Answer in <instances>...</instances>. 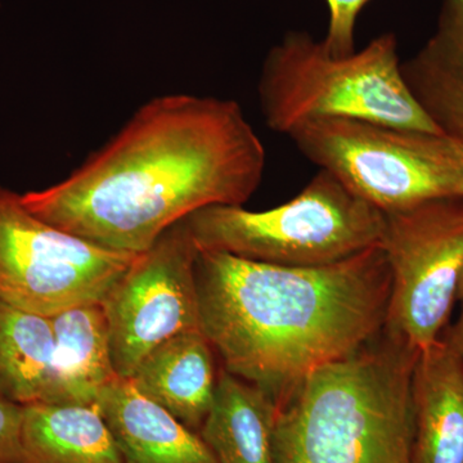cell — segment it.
Listing matches in <instances>:
<instances>
[{"mask_svg":"<svg viewBox=\"0 0 463 463\" xmlns=\"http://www.w3.org/2000/svg\"><path fill=\"white\" fill-rule=\"evenodd\" d=\"M265 163L263 142L236 100L165 94L137 109L63 181L21 197L58 230L142 254L201 209L245 205Z\"/></svg>","mask_w":463,"mask_h":463,"instance_id":"cell-1","label":"cell"},{"mask_svg":"<svg viewBox=\"0 0 463 463\" xmlns=\"http://www.w3.org/2000/svg\"><path fill=\"white\" fill-rule=\"evenodd\" d=\"M200 330L223 368L276 402L385 327L392 288L381 245L319 267H288L219 251L196 260Z\"/></svg>","mask_w":463,"mask_h":463,"instance_id":"cell-2","label":"cell"},{"mask_svg":"<svg viewBox=\"0 0 463 463\" xmlns=\"http://www.w3.org/2000/svg\"><path fill=\"white\" fill-rule=\"evenodd\" d=\"M417 350L383 330L277 402L274 463H412Z\"/></svg>","mask_w":463,"mask_h":463,"instance_id":"cell-3","label":"cell"},{"mask_svg":"<svg viewBox=\"0 0 463 463\" xmlns=\"http://www.w3.org/2000/svg\"><path fill=\"white\" fill-rule=\"evenodd\" d=\"M397 48V38L388 33L362 51L337 57L307 33H286L268 52L259 76L265 124L286 136L323 118L441 133L408 90Z\"/></svg>","mask_w":463,"mask_h":463,"instance_id":"cell-4","label":"cell"},{"mask_svg":"<svg viewBox=\"0 0 463 463\" xmlns=\"http://www.w3.org/2000/svg\"><path fill=\"white\" fill-rule=\"evenodd\" d=\"M201 251L260 263L319 267L381 245L385 215L319 169L294 199L263 212L205 207L185 218Z\"/></svg>","mask_w":463,"mask_h":463,"instance_id":"cell-5","label":"cell"},{"mask_svg":"<svg viewBox=\"0 0 463 463\" xmlns=\"http://www.w3.org/2000/svg\"><path fill=\"white\" fill-rule=\"evenodd\" d=\"M288 137L307 160L383 214L463 197V146L446 134L323 118Z\"/></svg>","mask_w":463,"mask_h":463,"instance_id":"cell-6","label":"cell"},{"mask_svg":"<svg viewBox=\"0 0 463 463\" xmlns=\"http://www.w3.org/2000/svg\"><path fill=\"white\" fill-rule=\"evenodd\" d=\"M139 254L88 242L33 214L0 185V301L44 317L100 303Z\"/></svg>","mask_w":463,"mask_h":463,"instance_id":"cell-7","label":"cell"},{"mask_svg":"<svg viewBox=\"0 0 463 463\" xmlns=\"http://www.w3.org/2000/svg\"><path fill=\"white\" fill-rule=\"evenodd\" d=\"M385 215L381 248L392 288L383 331L414 350L443 335L463 273V197Z\"/></svg>","mask_w":463,"mask_h":463,"instance_id":"cell-8","label":"cell"},{"mask_svg":"<svg viewBox=\"0 0 463 463\" xmlns=\"http://www.w3.org/2000/svg\"><path fill=\"white\" fill-rule=\"evenodd\" d=\"M199 248L184 221L174 224L136 259L100 301L109 323L116 374L129 380L155 349L200 328Z\"/></svg>","mask_w":463,"mask_h":463,"instance_id":"cell-9","label":"cell"},{"mask_svg":"<svg viewBox=\"0 0 463 463\" xmlns=\"http://www.w3.org/2000/svg\"><path fill=\"white\" fill-rule=\"evenodd\" d=\"M411 399L412 463H463V361L446 331L417 353Z\"/></svg>","mask_w":463,"mask_h":463,"instance_id":"cell-10","label":"cell"},{"mask_svg":"<svg viewBox=\"0 0 463 463\" xmlns=\"http://www.w3.org/2000/svg\"><path fill=\"white\" fill-rule=\"evenodd\" d=\"M214 352L200 328L181 332L155 347L129 381L143 397L200 432L218 383Z\"/></svg>","mask_w":463,"mask_h":463,"instance_id":"cell-11","label":"cell"},{"mask_svg":"<svg viewBox=\"0 0 463 463\" xmlns=\"http://www.w3.org/2000/svg\"><path fill=\"white\" fill-rule=\"evenodd\" d=\"M96 407L124 463H218L199 432L139 394L129 380L114 381Z\"/></svg>","mask_w":463,"mask_h":463,"instance_id":"cell-12","label":"cell"},{"mask_svg":"<svg viewBox=\"0 0 463 463\" xmlns=\"http://www.w3.org/2000/svg\"><path fill=\"white\" fill-rule=\"evenodd\" d=\"M401 70L435 127L463 146V0H443L434 35Z\"/></svg>","mask_w":463,"mask_h":463,"instance_id":"cell-13","label":"cell"},{"mask_svg":"<svg viewBox=\"0 0 463 463\" xmlns=\"http://www.w3.org/2000/svg\"><path fill=\"white\" fill-rule=\"evenodd\" d=\"M56 339L54 383L48 404L96 405L114 381L108 318L102 304L70 307L51 317Z\"/></svg>","mask_w":463,"mask_h":463,"instance_id":"cell-14","label":"cell"},{"mask_svg":"<svg viewBox=\"0 0 463 463\" xmlns=\"http://www.w3.org/2000/svg\"><path fill=\"white\" fill-rule=\"evenodd\" d=\"M276 420L272 395L222 368L199 434L218 463H274Z\"/></svg>","mask_w":463,"mask_h":463,"instance_id":"cell-15","label":"cell"},{"mask_svg":"<svg viewBox=\"0 0 463 463\" xmlns=\"http://www.w3.org/2000/svg\"><path fill=\"white\" fill-rule=\"evenodd\" d=\"M24 463H124L96 405H24Z\"/></svg>","mask_w":463,"mask_h":463,"instance_id":"cell-16","label":"cell"},{"mask_svg":"<svg viewBox=\"0 0 463 463\" xmlns=\"http://www.w3.org/2000/svg\"><path fill=\"white\" fill-rule=\"evenodd\" d=\"M56 339L50 317L0 301V397L21 405L48 403Z\"/></svg>","mask_w":463,"mask_h":463,"instance_id":"cell-17","label":"cell"},{"mask_svg":"<svg viewBox=\"0 0 463 463\" xmlns=\"http://www.w3.org/2000/svg\"><path fill=\"white\" fill-rule=\"evenodd\" d=\"M371 0H326L330 11L327 35L323 44L337 57L354 53V30L356 18Z\"/></svg>","mask_w":463,"mask_h":463,"instance_id":"cell-18","label":"cell"},{"mask_svg":"<svg viewBox=\"0 0 463 463\" xmlns=\"http://www.w3.org/2000/svg\"><path fill=\"white\" fill-rule=\"evenodd\" d=\"M24 405L0 397V463H24Z\"/></svg>","mask_w":463,"mask_h":463,"instance_id":"cell-19","label":"cell"},{"mask_svg":"<svg viewBox=\"0 0 463 463\" xmlns=\"http://www.w3.org/2000/svg\"><path fill=\"white\" fill-rule=\"evenodd\" d=\"M463 304V303H462ZM447 336L449 337L450 343L456 347L457 353L463 361V306L461 315L453 326H448L446 328Z\"/></svg>","mask_w":463,"mask_h":463,"instance_id":"cell-20","label":"cell"},{"mask_svg":"<svg viewBox=\"0 0 463 463\" xmlns=\"http://www.w3.org/2000/svg\"><path fill=\"white\" fill-rule=\"evenodd\" d=\"M457 300L462 301L463 303V273L461 279H459L458 291H457Z\"/></svg>","mask_w":463,"mask_h":463,"instance_id":"cell-21","label":"cell"}]
</instances>
